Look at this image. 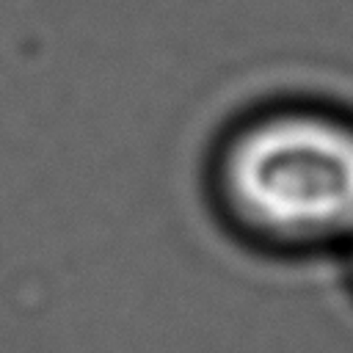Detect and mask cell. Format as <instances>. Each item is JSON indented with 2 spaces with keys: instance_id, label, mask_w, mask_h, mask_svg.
Listing matches in <instances>:
<instances>
[{
  "instance_id": "6da1fadb",
  "label": "cell",
  "mask_w": 353,
  "mask_h": 353,
  "mask_svg": "<svg viewBox=\"0 0 353 353\" xmlns=\"http://www.w3.org/2000/svg\"><path fill=\"white\" fill-rule=\"evenodd\" d=\"M229 185L262 226L323 234L353 226V132L314 116L259 124L232 152Z\"/></svg>"
}]
</instances>
